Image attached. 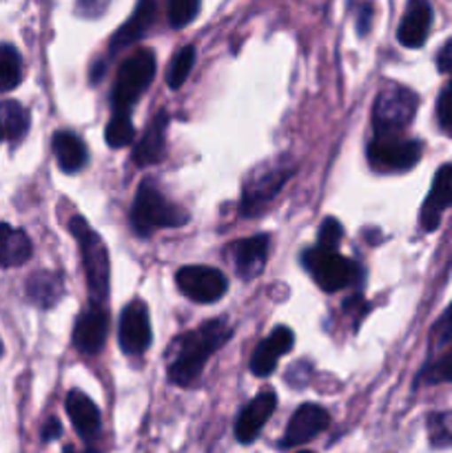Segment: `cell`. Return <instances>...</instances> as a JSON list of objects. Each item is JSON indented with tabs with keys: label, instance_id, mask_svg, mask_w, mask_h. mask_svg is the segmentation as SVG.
I'll return each mask as SVG.
<instances>
[{
	"label": "cell",
	"instance_id": "cell-3",
	"mask_svg": "<svg viewBox=\"0 0 452 453\" xmlns=\"http://www.w3.org/2000/svg\"><path fill=\"white\" fill-rule=\"evenodd\" d=\"M186 221H189V212L184 208L168 202L151 180L142 181L131 208L133 230L140 237H149L158 228H180Z\"/></svg>",
	"mask_w": 452,
	"mask_h": 453
},
{
	"label": "cell",
	"instance_id": "cell-32",
	"mask_svg": "<svg viewBox=\"0 0 452 453\" xmlns=\"http://www.w3.org/2000/svg\"><path fill=\"white\" fill-rule=\"evenodd\" d=\"M106 4H109V0H78V12L89 18H96L105 13Z\"/></svg>",
	"mask_w": 452,
	"mask_h": 453
},
{
	"label": "cell",
	"instance_id": "cell-25",
	"mask_svg": "<svg viewBox=\"0 0 452 453\" xmlns=\"http://www.w3.org/2000/svg\"><path fill=\"white\" fill-rule=\"evenodd\" d=\"M0 127H3V135L16 144L29 131V113L16 100L0 102Z\"/></svg>",
	"mask_w": 452,
	"mask_h": 453
},
{
	"label": "cell",
	"instance_id": "cell-24",
	"mask_svg": "<svg viewBox=\"0 0 452 453\" xmlns=\"http://www.w3.org/2000/svg\"><path fill=\"white\" fill-rule=\"evenodd\" d=\"M27 296L38 308L49 310L62 299V281L51 273H38L27 281Z\"/></svg>",
	"mask_w": 452,
	"mask_h": 453
},
{
	"label": "cell",
	"instance_id": "cell-15",
	"mask_svg": "<svg viewBox=\"0 0 452 453\" xmlns=\"http://www.w3.org/2000/svg\"><path fill=\"white\" fill-rule=\"evenodd\" d=\"M275 407H277V398L273 392H261L239 411L238 420H235V438L244 445L253 442L257 434L261 432L269 418L273 416Z\"/></svg>",
	"mask_w": 452,
	"mask_h": 453
},
{
	"label": "cell",
	"instance_id": "cell-22",
	"mask_svg": "<svg viewBox=\"0 0 452 453\" xmlns=\"http://www.w3.org/2000/svg\"><path fill=\"white\" fill-rule=\"evenodd\" d=\"M29 237L22 230L12 228L9 224H0V268H16L31 259Z\"/></svg>",
	"mask_w": 452,
	"mask_h": 453
},
{
	"label": "cell",
	"instance_id": "cell-18",
	"mask_svg": "<svg viewBox=\"0 0 452 453\" xmlns=\"http://www.w3.org/2000/svg\"><path fill=\"white\" fill-rule=\"evenodd\" d=\"M269 234H255V237L239 239L230 248L235 270L242 279H255L264 270L266 257H269Z\"/></svg>",
	"mask_w": 452,
	"mask_h": 453
},
{
	"label": "cell",
	"instance_id": "cell-19",
	"mask_svg": "<svg viewBox=\"0 0 452 453\" xmlns=\"http://www.w3.org/2000/svg\"><path fill=\"white\" fill-rule=\"evenodd\" d=\"M155 12H158V0H137L131 18H129L122 27H118V31H115L113 38H111V51L131 47L137 40L144 38L146 29L153 25Z\"/></svg>",
	"mask_w": 452,
	"mask_h": 453
},
{
	"label": "cell",
	"instance_id": "cell-10",
	"mask_svg": "<svg viewBox=\"0 0 452 453\" xmlns=\"http://www.w3.org/2000/svg\"><path fill=\"white\" fill-rule=\"evenodd\" d=\"M175 281L182 295L189 296L195 303H215L229 290L224 274L208 265H184L177 270Z\"/></svg>",
	"mask_w": 452,
	"mask_h": 453
},
{
	"label": "cell",
	"instance_id": "cell-11",
	"mask_svg": "<svg viewBox=\"0 0 452 453\" xmlns=\"http://www.w3.org/2000/svg\"><path fill=\"white\" fill-rule=\"evenodd\" d=\"M151 339H153V334H151L149 308H146L144 301H131L122 310V319H120V348L129 357H136V354L146 352Z\"/></svg>",
	"mask_w": 452,
	"mask_h": 453
},
{
	"label": "cell",
	"instance_id": "cell-27",
	"mask_svg": "<svg viewBox=\"0 0 452 453\" xmlns=\"http://www.w3.org/2000/svg\"><path fill=\"white\" fill-rule=\"evenodd\" d=\"M106 144L111 149H124L133 142L136 137V128H133L129 111H113V118L106 124Z\"/></svg>",
	"mask_w": 452,
	"mask_h": 453
},
{
	"label": "cell",
	"instance_id": "cell-30",
	"mask_svg": "<svg viewBox=\"0 0 452 453\" xmlns=\"http://www.w3.org/2000/svg\"><path fill=\"white\" fill-rule=\"evenodd\" d=\"M341 237H344V230H341V224L337 219H323L322 228H319V234H317V246H323V248H339V242Z\"/></svg>",
	"mask_w": 452,
	"mask_h": 453
},
{
	"label": "cell",
	"instance_id": "cell-20",
	"mask_svg": "<svg viewBox=\"0 0 452 453\" xmlns=\"http://www.w3.org/2000/svg\"><path fill=\"white\" fill-rule=\"evenodd\" d=\"M65 410L80 438H93L100 432V410L80 389H71L65 398Z\"/></svg>",
	"mask_w": 452,
	"mask_h": 453
},
{
	"label": "cell",
	"instance_id": "cell-8",
	"mask_svg": "<svg viewBox=\"0 0 452 453\" xmlns=\"http://www.w3.org/2000/svg\"><path fill=\"white\" fill-rule=\"evenodd\" d=\"M419 380L428 385L450 383L452 380V305L433 327L428 358H425Z\"/></svg>",
	"mask_w": 452,
	"mask_h": 453
},
{
	"label": "cell",
	"instance_id": "cell-34",
	"mask_svg": "<svg viewBox=\"0 0 452 453\" xmlns=\"http://www.w3.org/2000/svg\"><path fill=\"white\" fill-rule=\"evenodd\" d=\"M60 434H62L60 423H58L56 418H49L47 425H44V429H43V438H44V441H56V438L60 436Z\"/></svg>",
	"mask_w": 452,
	"mask_h": 453
},
{
	"label": "cell",
	"instance_id": "cell-31",
	"mask_svg": "<svg viewBox=\"0 0 452 453\" xmlns=\"http://www.w3.org/2000/svg\"><path fill=\"white\" fill-rule=\"evenodd\" d=\"M437 118L441 128L452 133V80L443 87L441 96L437 100Z\"/></svg>",
	"mask_w": 452,
	"mask_h": 453
},
{
	"label": "cell",
	"instance_id": "cell-5",
	"mask_svg": "<svg viewBox=\"0 0 452 453\" xmlns=\"http://www.w3.org/2000/svg\"><path fill=\"white\" fill-rule=\"evenodd\" d=\"M417 106H419V97L415 91L401 84H388L377 96L375 109H372L375 135H399L403 128L410 127Z\"/></svg>",
	"mask_w": 452,
	"mask_h": 453
},
{
	"label": "cell",
	"instance_id": "cell-35",
	"mask_svg": "<svg viewBox=\"0 0 452 453\" xmlns=\"http://www.w3.org/2000/svg\"><path fill=\"white\" fill-rule=\"evenodd\" d=\"M357 27H359V34H366V29L368 27H370V7H368V4H363L362 7V20L357 22Z\"/></svg>",
	"mask_w": 452,
	"mask_h": 453
},
{
	"label": "cell",
	"instance_id": "cell-29",
	"mask_svg": "<svg viewBox=\"0 0 452 453\" xmlns=\"http://www.w3.org/2000/svg\"><path fill=\"white\" fill-rule=\"evenodd\" d=\"M168 3V22L175 29H182L195 20L199 12V0H167Z\"/></svg>",
	"mask_w": 452,
	"mask_h": 453
},
{
	"label": "cell",
	"instance_id": "cell-36",
	"mask_svg": "<svg viewBox=\"0 0 452 453\" xmlns=\"http://www.w3.org/2000/svg\"><path fill=\"white\" fill-rule=\"evenodd\" d=\"M3 137H4V135H3V127H0V140H3Z\"/></svg>",
	"mask_w": 452,
	"mask_h": 453
},
{
	"label": "cell",
	"instance_id": "cell-37",
	"mask_svg": "<svg viewBox=\"0 0 452 453\" xmlns=\"http://www.w3.org/2000/svg\"><path fill=\"white\" fill-rule=\"evenodd\" d=\"M0 354H3V343H0Z\"/></svg>",
	"mask_w": 452,
	"mask_h": 453
},
{
	"label": "cell",
	"instance_id": "cell-21",
	"mask_svg": "<svg viewBox=\"0 0 452 453\" xmlns=\"http://www.w3.org/2000/svg\"><path fill=\"white\" fill-rule=\"evenodd\" d=\"M168 118L167 111H160L158 115H153V119L146 127L144 135L140 137V142L133 149V162L137 166H151V164L162 162L164 157V133H167Z\"/></svg>",
	"mask_w": 452,
	"mask_h": 453
},
{
	"label": "cell",
	"instance_id": "cell-9",
	"mask_svg": "<svg viewBox=\"0 0 452 453\" xmlns=\"http://www.w3.org/2000/svg\"><path fill=\"white\" fill-rule=\"evenodd\" d=\"M421 159V144L417 140H401L399 135H375L368 144V162L377 171H408Z\"/></svg>",
	"mask_w": 452,
	"mask_h": 453
},
{
	"label": "cell",
	"instance_id": "cell-7",
	"mask_svg": "<svg viewBox=\"0 0 452 453\" xmlns=\"http://www.w3.org/2000/svg\"><path fill=\"white\" fill-rule=\"evenodd\" d=\"M155 75V56L149 49L131 53L120 65L118 78H115L113 91H111V104L113 111H129L136 104L137 97L149 88Z\"/></svg>",
	"mask_w": 452,
	"mask_h": 453
},
{
	"label": "cell",
	"instance_id": "cell-16",
	"mask_svg": "<svg viewBox=\"0 0 452 453\" xmlns=\"http://www.w3.org/2000/svg\"><path fill=\"white\" fill-rule=\"evenodd\" d=\"M430 25H433V7L428 0H408L406 13L399 22V42L408 49H419L428 38Z\"/></svg>",
	"mask_w": 452,
	"mask_h": 453
},
{
	"label": "cell",
	"instance_id": "cell-23",
	"mask_svg": "<svg viewBox=\"0 0 452 453\" xmlns=\"http://www.w3.org/2000/svg\"><path fill=\"white\" fill-rule=\"evenodd\" d=\"M53 153H56L58 166L65 173H78L87 164V146L82 144L75 133L58 131L53 135Z\"/></svg>",
	"mask_w": 452,
	"mask_h": 453
},
{
	"label": "cell",
	"instance_id": "cell-28",
	"mask_svg": "<svg viewBox=\"0 0 452 453\" xmlns=\"http://www.w3.org/2000/svg\"><path fill=\"white\" fill-rule=\"evenodd\" d=\"M195 47L193 44H186V47H182L180 51L173 56L171 65H168V71H167V84L171 88H180L182 84L186 82V78L191 75V71H193V65H195Z\"/></svg>",
	"mask_w": 452,
	"mask_h": 453
},
{
	"label": "cell",
	"instance_id": "cell-26",
	"mask_svg": "<svg viewBox=\"0 0 452 453\" xmlns=\"http://www.w3.org/2000/svg\"><path fill=\"white\" fill-rule=\"evenodd\" d=\"M22 60L13 44H0V91H12L20 84Z\"/></svg>",
	"mask_w": 452,
	"mask_h": 453
},
{
	"label": "cell",
	"instance_id": "cell-33",
	"mask_svg": "<svg viewBox=\"0 0 452 453\" xmlns=\"http://www.w3.org/2000/svg\"><path fill=\"white\" fill-rule=\"evenodd\" d=\"M437 69L439 73H448V71H452V38L448 40V42L441 47V51H439Z\"/></svg>",
	"mask_w": 452,
	"mask_h": 453
},
{
	"label": "cell",
	"instance_id": "cell-6",
	"mask_svg": "<svg viewBox=\"0 0 452 453\" xmlns=\"http://www.w3.org/2000/svg\"><path fill=\"white\" fill-rule=\"evenodd\" d=\"M301 264L308 270L323 292H339L357 281L359 265L341 257L335 248H310L301 255Z\"/></svg>",
	"mask_w": 452,
	"mask_h": 453
},
{
	"label": "cell",
	"instance_id": "cell-4",
	"mask_svg": "<svg viewBox=\"0 0 452 453\" xmlns=\"http://www.w3.org/2000/svg\"><path fill=\"white\" fill-rule=\"evenodd\" d=\"M295 175V162L291 157H275L264 162L248 175L242 188V203L239 211L246 217L260 215L266 203L277 197L279 190L284 188L291 177Z\"/></svg>",
	"mask_w": 452,
	"mask_h": 453
},
{
	"label": "cell",
	"instance_id": "cell-17",
	"mask_svg": "<svg viewBox=\"0 0 452 453\" xmlns=\"http://www.w3.org/2000/svg\"><path fill=\"white\" fill-rule=\"evenodd\" d=\"M295 345V334L288 327H275L269 339L261 341L251 357V372L255 376L273 374L277 358L288 354Z\"/></svg>",
	"mask_w": 452,
	"mask_h": 453
},
{
	"label": "cell",
	"instance_id": "cell-2",
	"mask_svg": "<svg viewBox=\"0 0 452 453\" xmlns=\"http://www.w3.org/2000/svg\"><path fill=\"white\" fill-rule=\"evenodd\" d=\"M69 230L75 237L82 255V268L84 277H87L89 288V299L91 303L102 305L109 296V277H111V265H109V252H106L105 242L100 234L87 224V219L75 215L69 221Z\"/></svg>",
	"mask_w": 452,
	"mask_h": 453
},
{
	"label": "cell",
	"instance_id": "cell-13",
	"mask_svg": "<svg viewBox=\"0 0 452 453\" xmlns=\"http://www.w3.org/2000/svg\"><path fill=\"white\" fill-rule=\"evenodd\" d=\"M328 423H331V418H328L326 410H322L319 405H301L288 423L282 447L291 449V447L306 445L313 438H317L328 427Z\"/></svg>",
	"mask_w": 452,
	"mask_h": 453
},
{
	"label": "cell",
	"instance_id": "cell-14",
	"mask_svg": "<svg viewBox=\"0 0 452 453\" xmlns=\"http://www.w3.org/2000/svg\"><path fill=\"white\" fill-rule=\"evenodd\" d=\"M109 332V314L102 305L91 303L87 312L80 314L74 330V345L84 354H97Z\"/></svg>",
	"mask_w": 452,
	"mask_h": 453
},
{
	"label": "cell",
	"instance_id": "cell-1",
	"mask_svg": "<svg viewBox=\"0 0 452 453\" xmlns=\"http://www.w3.org/2000/svg\"><path fill=\"white\" fill-rule=\"evenodd\" d=\"M233 336L226 319H213L202 323L198 330H191L182 334L171 343V352H175L173 361L168 363V380L180 388H189L202 374L208 358L226 345Z\"/></svg>",
	"mask_w": 452,
	"mask_h": 453
},
{
	"label": "cell",
	"instance_id": "cell-12",
	"mask_svg": "<svg viewBox=\"0 0 452 453\" xmlns=\"http://www.w3.org/2000/svg\"><path fill=\"white\" fill-rule=\"evenodd\" d=\"M452 206V164H443L433 180L428 197L421 206L419 221L425 233H433L441 224V215L446 208Z\"/></svg>",
	"mask_w": 452,
	"mask_h": 453
}]
</instances>
